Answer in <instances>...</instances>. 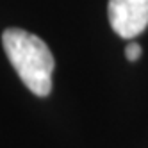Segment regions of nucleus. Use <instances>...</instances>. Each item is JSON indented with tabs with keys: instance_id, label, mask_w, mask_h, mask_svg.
Listing matches in <instances>:
<instances>
[{
	"instance_id": "obj_1",
	"label": "nucleus",
	"mask_w": 148,
	"mask_h": 148,
	"mask_svg": "<svg viewBox=\"0 0 148 148\" xmlns=\"http://www.w3.org/2000/svg\"><path fill=\"white\" fill-rule=\"evenodd\" d=\"M2 45L22 82L38 97H47L52 91L56 61L45 41L22 29H7Z\"/></svg>"
},
{
	"instance_id": "obj_2",
	"label": "nucleus",
	"mask_w": 148,
	"mask_h": 148,
	"mask_svg": "<svg viewBox=\"0 0 148 148\" xmlns=\"http://www.w3.org/2000/svg\"><path fill=\"white\" fill-rule=\"evenodd\" d=\"M109 23L120 38L139 36L148 25V0H109Z\"/></svg>"
},
{
	"instance_id": "obj_3",
	"label": "nucleus",
	"mask_w": 148,
	"mask_h": 148,
	"mask_svg": "<svg viewBox=\"0 0 148 148\" xmlns=\"http://www.w3.org/2000/svg\"><path fill=\"white\" fill-rule=\"evenodd\" d=\"M141 45H137V43H129L127 45V48H125V56H127V59L129 61H137L141 57Z\"/></svg>"
}]
</instances>
